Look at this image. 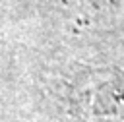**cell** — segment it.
<instances>
[{"mask_svg": "<svg viewBox=\"0 0 124 122\" xmlns=\"http://www.w3.org/2000/svg\"><path fill=\"white\" fill-rule=\"evenodd\" d=\"M89 122H124V77L101 81L85 95Z\"/></svg>", "mask_w": 124, "mask_h": 122, "instance_id": "cell-1", "label": "cell"}]
</instances>
